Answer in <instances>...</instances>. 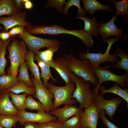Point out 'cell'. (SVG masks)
I'll return each instance as SVG.
<instances>
[{
    "label": "cell",
    "mask_w": 128,
    "mask_h": 128,
    "mask_svg": "<svg viewBox=\"0 0 128 128\" xmlns=\"http://www.w3.org/2000/svg\"><path fill=\"white\" fill-rule=\"evenodd\" d=\"M25 30L28 33L32 35L70 34L76 36L81 39L83 43L88 48L92 47L94 45V41L92 37L83 30H69L57 25H31L26 28Z\"/></svg>",
    "instance_id": "obj_1"
},
{
    "label": "cell",
    "mask_w": 128,
    "mask_h": 128,
    "mask_svg": "<svg viewBox=\"0 0 128 128\" xmlns=\"http://www.w3.org/2000/svg\"><path fill=\"white\" fill-rule=\"evenodd\" d=\"M64 55L67 61L69 68L73 73L95 87L98 85L99 80L94 74L88 60L78 59L72 54Z\"/></svg>",
    "instance_id": "obj_2"
},
{
    "label": "cell",
    "mask_w": 128,
    "mask_h": 128,
    "mask_svg": "<svg viewBox=\"0 0 128 128\" xmlns=\"http://www.w3.org/2000/svg\"><path fill=\"white\" fill-rule=\"evenodd\" d=\"M27 46L23 40L14 39L7 47L10 63L7 74L17 76L21 63L25 62Z\"/></svg>",
    "instance_id": "obj_3"
},
{
    "label": "cell",
    "mask_w": 128,
    "mask_h": 128,
    "mask_svg": "<svg viewBox=\"0 0 128 128\" xmlns=\"http://www.w3.org/2000/svg\"><path fill=\"white\" fill-rule=\"evenodd\" d=\"M70 77L76 85L72 98L76 100L80 104L79 107L82 109L90 106L93 103V92L90 82L72 73Z\"/></svg>",
    "instance_id": "obj_4"
},
{
    "label": "cell",
    "mask_w": 128,
    "mask_h": 128,
    "mask_svg": "<svg viewBox=\"0 0 128 128\" xmlns=\"http://www.w3.org/2000/svg\"><path fill=\"white\" fill-rule=\"evenodd\" d=\"M120 38V37H118L110 38L105 42L108 43V45L106 49L103 54L100 51L97 53H90L89 49L87 48L86 53L84 52L80 53V59L88 60L92 69L96 68L100 65L101 63L107 61H110L112 64L117 61L119 60V57L115 54H110V51L113 44Z\"/></svg>",
    "instance_id": "obj_5"
},
{
    "label": "cell",
    "mask_w": 128,
    "mask_h": 128,
    "mask_svg": "<svg viewBox=\"0 0 128 128\" xmlns=\"http://www.w3.org/2000/svg\"><path fill=\"white\" fill-rule=\"evenodd\" d=\"M76 87L74 82H72L63 86H58L50 82L47 87L54 96L53 110L60 105L65 104L72 105L76 102V99H72V94Z\"/></svg>",
    "instance_id": "obj_6"
},
{
    "label": "cell",
    "mask_w": 128,
    "mask_h": 128,
    "mask_svg": "<svg viewBox=\"0 0 128 128\" xmlns=\"http://www.w3.org/2000/svg\"><path fill=\"white\" fill-rule=\"evenodd\" d=\"M17 36L25 43L28 50L32 52L34 55L43 48L53 47L59 49L60 47L59 41L54 39L43 38L34 36L28 33L25 29L23 35Z\"/></svg>",
    "instance_id": "obj_7"
},
{
    "label": "cell",
    "mask_w": 128,
    "mask_h": 128,
    "mask_svg": "<svg viewBox=\"0 0 128 128\" xmlns=\"http://www.w3.org/2000/svg\"><path fill=\"white\" fill-rule=\"evenodd\" d=\"M107 66L102 67L100 65L92 69L93 71L99 80L98 85L94 88L99 91L102 83L107 81L114 82L117 84L125 88L128 87V74L124 73L122 75L115 74L113 73Z\"/></svg>",
    "instance_id": "obj_8"
},
{
    "label": "cell",
    "mask_w": 128,
    "mask_h": 128,
    "mask_svg": "<svg viewBox=\"0 0 128 128\" xmlns=\"http://www.w3.org/2000/svg\"><path fill=\"white\" fill-rule=\"evenodd\" d=\"M93 103L98 112L101 110L105 111V114L111 120L113 116L123 99L119 97L107 100L104 98L103 94H99V91L93 89Z\"/></svg>",
    "instance_id": "obj_9"
},
{
    "label": "cell",
    "mask_w": 128,
    "mask_h": 128,
    "mask_svg": "<svg viewBox=\"0 0 128 128\" xmlns=\"http://www.w3.org/2000/svg\"><path fill=\"white\" fill-rule=\"evenodd\" d=\"M31 79L35 86V94L34 97L37 99L46 109V113H49L53 110L54 103L52 101L54 99V95L43 84L38 82L32 75Z\"/></svg>",
    "instance_id": "obj_10"
},
{
    "label": "cell",
    "mask_w": 128,
    "mask_h": 128,
    "mask_svg": "<svg viewBox=\"0 0 128 128\" xmlns=\"http://www.w3.org/2000/svg\"><path fill=\"white\" fill-rule=\"evenodd\" d=\"M18 115L20 117L19 122L21 125L27 122L41 123L57 120L56 117L46 112L33 113L24 110L18 111Z\"/></svg>",
    "instance_id": "obj_11"
},
{
    "label": "cell",
    "mask_w": 128,
    "mask_h": 128,
    "mask_svg": "<svg viewBox=\"0 0 128 128\" xmlns=\"http://www.w3.org/2000/svg\"><path fill=\"white\" fill-rule=\"evenodd\" d=\"M116 18L113 14L112 18L108 22L104 23L103 22H101L98 23L97 32L98 34L101 36L102 41L105 42L111 36L123 38L125 37L122 34L123 29H118L114 24V21Z\"/></svg>",
    "instance_id": "obj_12"
},
{
    "label": "cell",
    "mask_w": 128,
    "mask_h": 128,
    "mask_svg": "<svg viewBox=\"0 0 128 128\" xmlns=\"http://www.w3.org/2000/svg\"><path fill=\"white\" fill-rule=\"evenodd\" d=\"M27 12L22 11L10 16L5 17H0V24L3 25L5 32L15 26L21 25L27 27L32 25L30 23L26 20L27 18Z\"/></svg>",
    "instance_id": "obj_13"
},
{
    "label": "cell",
    "mask_w": 128,
    "mask_h": 128,
    "mask_svg": "<svg viewBox=\"0 0 128 128\" xmlns=\"http://www.w3.org/2000/svg\"><path fill=\"white\" fill-rule=\"evenodd\" d=\"M80 114L82 128H97L99 119L98 112L92 103Z\"/></svg>",
    "instance_id": "obj_14"
},
{
    "label": "cell",
    "mask_w": 128,
    "mask_h": 128,
    "mask_svg": "<svg viewBox=\"0 0 128 128\" xmlns=\"http://www.w3.org/2000/svg\"><path fill=\"white\" fill-rule=\"evenodd\" d=\"M83 111V109L75 105H65L63 107L53 110L50 114L56 117L57 121L62 123L73 116L80 114Z\"/></svg>",
    "instance_id": "obj_15"
},
{
    "label": "cell",
    "mask_w": 128,
    "mask_h": 128,
    "mask_svg": "<svg viewBox=\"0 0 128 128\" xmlns=\"http://www.w3.org/2000/svg\"><path fill=\"white\" fill-rule=\"evenodd\" d=\"M51 67L54 68L58 73L66 84L74 82L70 76L73 73L68 67L67 61L64 57H60L50 63Z\"/></svg>",
    "instance_id": "obj_16"
},
{
    "label": "cell",
    "mask_w": 128,
    "mask_h": 128,
    "mask_svg": "<svg viewBox=\"0 0 128 128\" xmlns=\"http://www.w3.org/2000/svg\"><path fill=\"white\" fill-rule=\"evenodd\" d=\"M85 11L89 14L92 15L94 13L98 10L102 11H109L113 13H114L113 8L110 5L102 4L96 0H82Z\"/></svg>",
    "instance_id": "obj_17"
},
{
    "label": "cell",
    "mask_w": 128,
    "mask_h": 128,
    "mask_svg": "<svg viewBox=\"0 0 128 128\" xmlns=\"http://www.w3.org/2000/svg\"><path fill=\"white\" fill-rule=\"evenodd\" d=\"M1 93L0 98V114L18 115V111L10 100L8 92Z\"/></svg>",
    "instance_id": "obj_18"
},
{
    "label": "cell",
    "mask_w": 128,
    "mask_h": 128,
    "mask_svg": "<svg viewBox=\"0 0 128 128\" xmlns=\"http://www.w3.org/2000/svg\"><path fill=\"white\" fill-rule=\"evenodd\" d=\"M34 59L37 62L38 66L41 69V73L40 77L43 79V84L47 87L48 84V80L50 78L54 83H55L57 81L51 73L50 70L51 66L50 63L43 61L36 55H34Z\"/></svg>",
    "instance_id": "obj_19"
},
{
    "label": "cell",
    "mask_w": 128,
    "mask_h": 128,
    "mask_svg": "<svg viewBox=\"0 0 128 128\" xmlns=\"http://www.w3.org/2000/svg\"><path fill=\"white\" fill-rule=\"evenodd\" d=\"M99 90L100 94L104 95L108 93H112L117 95L123 99L126 103V108H128V89L126 88L122 89L118 84H115L110 88L106 89L104 85L100 86Z\"/></svg>",
    "instance_id": "obj_20"
},
{
    "label": "cell",
    "mask_w": 128,
    "mask_h": 128,
    "mask_svg": "<svg viewBox=\"0 0 128 128\" xmlns=\"http://www.w3.org/2000/svg\"><path fill=\"white\" fill-rule=\"evenodd\" d=\"M76 18L83 20L84 23L83 30L91 36H98L97 28L98 25L97 20L95 16H92L91 19L88 17L77 16Z\"/></svg>",
    "instance_id": "obj_21"
},
{
    "label": "cell",
    "mask_w": 128,
    "mask_h": 128,
    "mask_svg": "<svg viewBox=\"0 0 128 128\" xmlns=\"http://www.w3.org/2000/svg\"><path fill=\"white\" fill-rule=\"evenodd\" d=\"M34 54L32 51H27L25 57V60L29 70L31 72L33 78L39 84H43L41 81L38 67L34 61Z\"/></svg>",
    "instance_id": "obj_22"
},
{
    "label": "cell",
    "mask_w": 128,
    "mask_h": 128,
    "mask_svg": "<svg viewBox=\"0 0 128 128\" xmlns=\"http://www.w3.org/2000/svg\"><path fill=\"white\" fill-rule=\"evenodd\" d=\"M115 54L120 58L118 60L112 64L111 67L115 69H118L124 70L128 74V55L124 50L119 47L116 49Z\"/></svg>",
    "instance_id": "obj_23"
},
{
    "label": "cell",
    "mask_w": 128,
    "mask_h": 128,
    "mask_svg": "<svg viewBox=\"0 0 128 128\" xmlns=\"http://www.w3.org/2000/svg\"><path fill=\"white\" fill-rule=\"evenodd\" d=\"M19 12L15 8L13 0H0V17L10 16Z\"/></svg>",
    "instance_id": "obj_24"
},
{
    "label": "cell",
    "mask_w": 128,
    "mask_h": 128,
    "mask_svg": "<svg viewBox=\"0 0 128 128\" xmlns=\"http://www.w3.org/2000/svg\"><path fill=\"white\" fill-rule=\"evenodd\" d=\"M6 92H11L16 94L25 92L28 95L34 96L35 94V88L28 86L24 82L20 81L11 88L1 92V93Z\"/></svg>",
    "instance_id": "obj_25"
},
{
    "label": "cell",
    "mask_w": 128,
    "mask_h": 128,
    "mask_svg": "<svg viewBox=\"0 0 128 128\" xmlns=\"http://www.w3.org/2000/svg\"><path fill=\"white\" fill-rule=\"evenodd\" d=\"M9 97L11 98V101L15 108L18 111L25 110V103L27 95L25 92L18 95L8 92Z\"/></svg>",
    "instance_id": "obj_26"
},
{
    "label": "cell",
    "mask_w": 128,
    "mask_h": 128,
    "mask_svg": "<svg viewBox=\"0 0 128 128\" xmlns=\"http://www.w3.org/2000/svg\"><path fill=\"white\" fill-rule=\"evenodd\" d=\"M19 81L17 76L7 74L0 76V90L5 91L18 83Z\"/></svg>",
    "instance_id": "obj_27"
},
{
    "label": "cell",
    "mask_w": 128,
    "mask_h": 128,
    "mask_svg": "<svg viewBox=\"0 0 128 128\" xmlns=\"http://www.w3.org/2000/svg\"><path fill=\"white\" fill-rule=\"evenodd\" d=\"M28 67L26 62L21 64L18 70L19 74L17 77L19 81L24 82L30 87L35 88L33 81L30 78L28 72Z\"/></svg>",
    "instance_id": "obj_28"
},
{
    "label": "cell",
    "mask_w": 128,
    "mask_h": 128,
    "mask_svg": "<svg viewBox=\"0 0 128 128\" xmlns=\"http://www.w3.org/2000/svg\"><path fill=\"white\" fill-rule=\"evenodd\" d=\"M17 36L12 37L9 40L3 42L0 46V76L5 74V68L7 62L5 57L6 49L10 41Z\"/></svg>",
    "instance_id": "obj_29"
},
{
    "label": "cell",
    "mask_w": 128,
    "mask_h": 128,
    "mask_svg": "<svg viewBox=\"0 0 128 128\" xmlns=\"http://www.w3.org/2000/svg\"><path fill=\"white\" fill-rule=\"evenodd\" d=\"M19 119L18 115L0 114V126L6 128H11L19 121Z\"/></svg>",
    "instance_id": "obj_30"
},
{
    "label": "cell",
    "mask_w": 128,
    "mask_h": 128,
    "mask_svg": "<svg viewBox=\"0 0 128 128\" xmlns=\"http://www.w3.org/2000/svg\"><path fill=\"white\" fill-rule=\"evenodd\" d=\"M25 107L31 111L37 110L38 111L42 112H46L45 109L43 105L39 101L34 99L30 95H28L26 98Z\"/></svg>",
    "instance_id": "obj_31"
},
{
    "label": "cell",
    "mask_w": 128,
    "mask_h": 128,
    "mask_svg": "<svg viewBox=\"0 0 128 128\" xmlns=\"http://www.w3.org/2000/svg\"><path fill=\"white\" fill-rule=\"evenodd\" d=\"M111 1L116 7V13L115 16L116 18H117L118 15H121L128 18V0H123L117 1L114 0H112Z\"/></svg>",
    "instance_id": "obj_32"
},
{
    "label": "cell",
    "mask_w": 128,
    "mask_h": 128,
    "mask_svg": "<svg viewBox=\"0 0 128 128\" xmlns=\"http://www.w3.org/2000/svg\"><path fill=\"white\" fill-rule=\"evenodd\" d=\"M80 1V0H68L66 2V5L64 7L63 13L66 15H68L69 9L71 6L74 5L77 7L78 9V12L77 14V16H86V12L84 9L81 7Z\"/></svg>",
    "instance_id": "obj_33"
},
{
    "label": "cell",
    "mask_w": 128,
    "mask_h": 128,
    "mask_svg": "<svg viewBox=\"0 0 128 128\" xmlns=\"http://www.w3.org/2000/svg\"><path fill=\"white\" fill-rule=\"evenodd\" d=\"M59 48L55 47H51L44 51H38L36 55L38 56L43 61L50 63L53 60L54 53L57 51Z\"/></svg>",
    "instance_id": "obj_34"
},
{
    "label": "cell",
    "mask_w": 128,
    "mask_h": 128,
    "mask_svg": "<svg viewBox=\"0 0 128 128\" xmlns=\"http://www.w3.org/2000/svg\"><path fill=\"white\" fill-rule=\"evenodd\" d=\"M80 114L74 115L62 123V128H82Z\"/></svg>",
    "instance_id": "obj_35"
},
{
    "label": "cell",
    "mask_w": 128,
    "mask_h": 128,
    "mask_svg": "<svg viewBox=\"0 0 128 128\" xmlns=\"http://www.w3.org/2000/svg\"><path fill=\"white\" fill-rule=\"evenodd\" d=\"M65 0H48L45 5V8H55L60 14L63 13V5L66 4Z\"/></svg>",
    "instance_id": "obj_36"
},
{
    "label": "cell",
    "mask_w": 128,
    "mask_h": 128,
    "mask_svg": "<svg viewBox=\"0 0 128 128\" xmlns=\"http://www.w3.org/2000/svg\"><path fill=\"white\" fill-rule=\"evenodd\" d=\"M105 111L101 110L98 112V115L101 120L102 123L106 128H120L114 123L110 122L105 115Z\"/></svg>",
    "instance_id": "obj_37"
},
{
    "label": "cell",
    "mask_w": 128,
    "mask_h": 128,
    "mask_svg": "<svg viewBox=\"0 0 128 128\" xmlns=\"http://www.w3.org/2000/svg\"><path fill=\"white\" fill-rule=\"evenodd\" d=\"M25 28L24 26L17 25L12 27L8 32L12 37L18 35H23Z\"/></svg>",
    "instance_id": "obj_38"
},
{
    "label": "cell",
    "mask_w": 128,
    "mask_h": 128,
    "mask_svg": "<svg viewBox=\"0 0 128 128\" xmlns=\"http://www.w3.org/2000/svg\"><path fill=\"white\" fill-rule=\"evenodd\" d=\"M39 128H62V123L56 121L38 123Z\"/></svg>",
    "instance_id": "obj_39"
},
{
    "label": "cell",
    "mask_w": 128,
    "mask_h": 128,
    "mask_svg": "<svg viewBox=\"0 0 128 128\" xmlns=\"http://www.w3.org/2000/svg\"><path fill=\"white\" fill-rule=\"evenodd\" d=\"M12 37L8 32H2L0 31V40L3 42H5L9 40Z\"/></svg>",
    "instance_id": "obj_40"
},
{
    "label": "cell",
    "mask_w": 128,
    "mask_h": 128,
    "mask_svg": "<svg viewBox=\"0 0 128 128\" xmlns=\"http://www.w3.org/2000/svg\"><path fill=\"white\" fill-rule=\"evenodd\" d=\"M15 6L19 12L22 11L24 8V3L22 0H13Z\"/></svg>",
    "instance_id": "obj_41"
},
{
    "label": "cell",
    "mask_w": 128,
    "mask_h": 128,
    "mask_svg": "<svg viewBox=\"0 0 128 128\" xmlns=\"http://www.w3.org/2000/svg\"><path fill=\"white\" fill-rule=\"evenodd\" d=\"M24 128H39L38 123L27 122L24 124Z\"/></svg>",
    "instance_id": "obj_42"
},
{
    "label": "cell",
    "mask_w": 128,
    "mask_h": 128,
    "mask_svg": "<svg viewBox=\"0 0 128 128\" xmlns=\"http://www.w3.org/2000/svg\"><path fill=\"white\" fill-rule=\"evenodd\" d=\"M33 6V3L30 0L24 3V8L25 9H32Z\"/></svg>",
    "instance_id": "obj_43"
},
{
    "label": "cell",
    "mask_w": 128,
    "mask_h": 128,
    "mask_svg": "<svg viewBox=\"0 0 128 128\" xmlns=\"http://www.w3.org/2000/svg\"><path fill=\"white\" fill-rule=\"evenodd\" d=\"M4 29V27H3L1 26L0 24V31Z\"/></svg>",
    "instance_id": "obj_44"
},
{
    "label": "cell",
    "mask_w": 128,
    "mask_h": 128,
    "mask_svg": "<svg viewBox=\"0 0 128 128\" xmlns=\"http://www.w3.org/2000/svg\"><path fill=\"white\" fill-rule=\"evenodd\" d=\"M3 42L0 40V46L3 43Z\"/></svg>",
    "instance_id": "obj_45"
},
{
    "label": "cell",
    "mask_w": 128,
    "mask_h": 128,
    "mask_svg": "<svg viewBox=\"0 0 128 128\" xmlns=\"http://www.w3.org/2000/svg\"><path fill=\"white\" fill-rule=\"evenodd\" d=\"M2 93H1V90H0V98L1 97V95Z\"/></svg>",
    "instance_id": "obj_46"
},
{
    "label": "cell",
    "mask_w": 128,
    "mask_h": 128,
    "mask_svg": "<svg viewBox=\"0 0 128 128\" xmlns=\"http://www.w3.org/2000/svg\"><path fill=\"white\" fill-rule=\"evenodd\" d=\"M0 128H6L0 126Z\"/></svg>",
    "instance_id": "obj_47"
}]
</instances>
